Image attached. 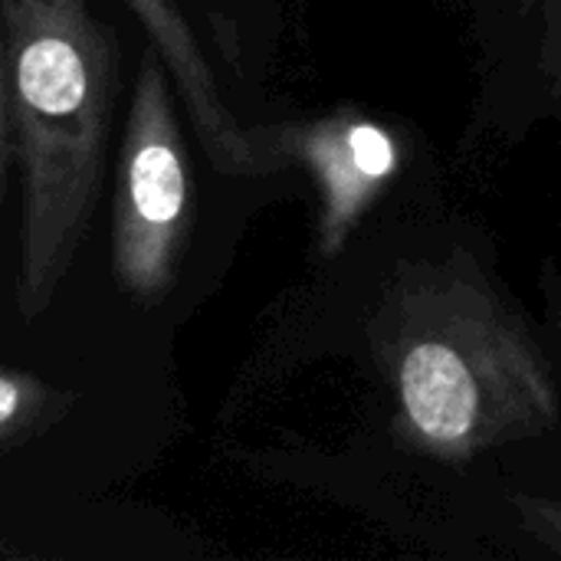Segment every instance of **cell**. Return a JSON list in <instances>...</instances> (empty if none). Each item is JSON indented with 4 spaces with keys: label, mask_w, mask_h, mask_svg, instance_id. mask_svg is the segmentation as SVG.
<instances>
[{
    "label": "cell",
    "mask_w": 561,
    "mask_h": 561,
    "mask_svg": "<svg viewBox=\"0 0 561 561\" xmlns=\"http://www.w3.org/2000/svg\"><path fill=\"white\" fill-rule=\"evenodd\" d=\"M13 151L23 174L13 299L36 322L92 224L118 89V43L89 0H0Z\"/></svg>",
    "instance_id": "6da1fadb"
},
{
    "label": "cell",
    "mask_w": 561,
    "mask_h": 561,
    "mask_svg": "<svg viewBox=\"0 0 561 561\" xmlns=\"http://www.w3.org/2000/svg\"><path fill=\"white\" fill-rule=\"evenodd\" d=\"M378 335L404 427L437 457L467 460L556 421L539 348L457 256L401 276Z\"/></svg>",
    "instance_id": "7a4b0ae2"
},
{
    "label": "cell",
    "mask_w": 561,
    "mask_h": 561,
    "mask_svg": "<svg viewBox=\"0 0 561 561\" xmlns=\"http://www.w3.org/2000/svg\"><path fill=\"white\" fill-rule=\"evenodd\" d=\"M194 210L191 164L164 59L141 53L112 197V276L135 306H158L187 247Z\"/></svg>",
    "instance_id": "3957f363"
},
{
    "label": "cell",
    "mask_w": 561,
    "mask_h": 561,
    "mask_svg": "<svg viewBox=\"0 0 561 561\" xmlns=\"http://www.w3.org/2000/svg\"><path fill=\"white\" fill-rule=\"evenodd\" d=\"M250 141L263 171L279 158H296L309 168L322 197L319 247L329 256L342 250L362 210L398 171L394 138L365 118H322L312 125L266 128L250 131Z\"/></svg>",
    "instance_id": "277c9868"
},
{
    "label": "cell",
    "mask_w": 561,
    "mask_h": 561,
    "mask_svg": "<svg viewBox=\"0 0 561 561\" xmlns=\"http://www.w3.org/2000/svg\"><path fill=\"white\" fill-rule=\"evenodd\" d=\"M128 10L138 16L148 46L164 59L171 82L184 102V112L207 148L214 168L230 174H256L260 158L250 141V131H243L227 108L220 85L210 72L207 53L197 43V33L191 30L181 0H125Z\"/></svg>",
    "instance_id": "5b68a950"
},
{
    "label": "cell",
    "mask_w": 561,
    "mask_h": 561,
    "mask_svg": "<svg viewBox=\"0 0 561 561\" xmlns=\"http://www.w3.org/2000/svg\"><path fill=\"white\" fill-rule=\"evenodd\" d=\"M72 398L33 371L0 368V454L59 424Z\"/></svg>",
    "instance_id": "8992f818"
},
{
    "label": "cell",
    "mask_w": 561,
    "mask_h": 561,
    "mask_svg": "<svg viewBox=\"0 0 561 561\" xmlns=\"http://www.w3.org/2000/svg\"><path fill=\"white\" fill-rule=\"evenodd\" d=\"M13 148V125H10V95H7V59H3V26H0V204H3V174Z\"/></svg>",
    "instance_id": "52a82bcc"
},
{
    "label": "cell",
    "mask_w": 561,
    "mask_h": 561,
    "mask_svg": "<svg viewBox=\"0 0 561 561\" xmlns=\"http://www.w3.org/2000/svg\"><path fill=\"white\" fill-rule=\"evenodd\" d=\"M526 10H536L539 13L542 36H546V49H549L552 59H561V0H526Z\"/></svg>",
    "instance_id": "ba28073f"
},
{
    "label": "cell",
    "mask_w": 561,
    "mask_h": 561,
    "mask_svg": "<svg viewBox=\"0 0 561 561\" xmlns=\"http://www.w3.org/2000/svg\"><path fill=\"white\" fill-rule=\"evenodd\" d=\"M546 519H549V526H552L556 533H561V513H546Z\"/></svg>",
    "instance_id": "9c48e42d"
}]
</instances>
